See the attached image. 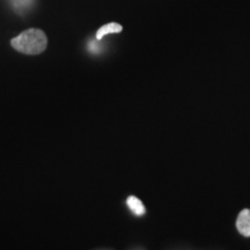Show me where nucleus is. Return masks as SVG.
I'll use <instances>...</instances> for the list:
<instances>
[{"label":"nucleus","mask_w":250,"mask_h":250,"mask_svg":"<svg viewBox=\"0 0 250 250\" xmlns=\"http://www.w3.org/2000/svg\"><path fill=\"white\" fill-rule=\"evenodd\" d=\"M236 228L243 236H250V210L245 208L239 213L236 219Z\"/></svg>","instance_id":"f03ea898"},{"label":"nucleus","mask_w":250,"mask_h":250,"mask_svg":"<svg viewBox=\"0 0 250 250\" xmlns=\"http://www.w3.org/2000/svg\"><path fill=\"white\" fill-rule=\"evenodd\" d=\"M126 204H127V206H129L130 210L132 211V213L138 215V217L146 213V208H145V206H144L143 202L140 201L139 198H137V197H134V196L127 197Z\"/></svg>","instance_id":"20e7f679"},{"label":"nucleus","mask_w":250,"mask_h":250,"mask_svg":"<svg viewBox=\"0 0 250 250\" xmlns=\"http://www.w3.org/2000/svg\"><path fill=\"white\" fill-rule=\"evenodd\" d=\"M11 45L21 54L30 56L40 55L45 51L48 46V37L43 30L30 28L12 39Z\"/></svg>","instance_id":"f257e3e1"},{"label":"nucleus","mask_w":250,"mask_h":250,"mask_svg":"<svg viewBox=\"0 0 250 250\" xmlns=\"http://www.w3.org/2000/svg\"><path fill=\"white\" fill-rule=\"evenodd\" d=\"M122 30H123V27H122L120 23H116V22L107 23L96 31V40L100 41L102 40L105 35H108V34H117V33H121Z\"/></svg>","instance_id":"7ed1b4c3"}]
</instances>
